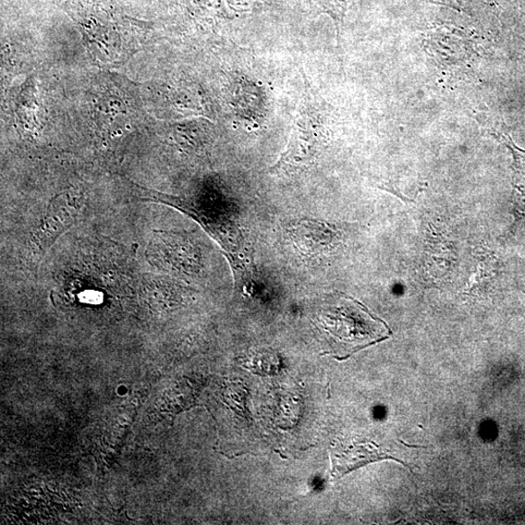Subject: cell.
Instances as JSON below:
<instances>
[{
	"label": "cell",
	"instance_id": "obj_1",
	"mask_svg": "<svg viewBox=\"0 0 525 525\" xmlns=\"http://www.w3.org/2000/svg\"><path fill=\"white\" fill-rule=\"evenodd\" d=\"M93 56L103 63H122L136 53L145 23L132 21L96 0H64Z\"/></svg>",
	"mask_w": 525,
	"mask_h": 525
},
{
	"label": "cell",
	"instance_id": "obj_2",
	"mask_svg": "<svg viewBox=\"0 0 525 525\" xmlns=\"http://www.w3.org/2000/svg\"><path fill=\"white\" fill-rule=\"evenodd\" d=\"M314 324L329 346L330 354L345 360L352 354L380 343L390 336L388 326L360 302L338 295L322 304Z\"/></svg>",
	"mask_w": 525,
	"mask_h": 525
},
{
	"label": "cell",
	"instance_id": "obj_3",
	"mask_svg": "<svg viewBox=\"0 0 525 525\" xmlns=\"http://www.w3.org/2000/svg\"><path fill=\"white\" fill-rule=\"evenodd\" d=\"M137 196L141 201L153 202L174 207L197 222L209 233L224 250L238 277L248 271V256L244 250L240 230L220 215L211 206H204L197 200L187 197L172 196L153 189L132 185Z\"/></svg>",
	"mask_w": 525,
	"mask_h": 525
},
{
	"label": "cell",
	"instance_id": "obj_4",
	"mask_svg": "<svg viewBox=\"0 0 525 525\" xmlns=\"http://www.w3.org/2000/svg\"><path fill=\"white\" fill-rule=\"evenodd\" d=\"M314 104L307 90L293 123L287 149L272 168L276 172L308 166L319 153L323 128L319 121V108Z\"/></svg>",
	"mask_w": 525,
	"mask_h": 525
},
{
	"label": "cell",
	"instance_id": "obj_5",
	"mask_svg": "<svg viewBox=\"0 0 525 525\" xmlns=\"http://www.w3.org/2000/svg\"><path fill=\"white\" fill-rule=\"evenodd\" d=\"M84 205V193L76 188L58 195L49 203L32 238L33 261L40 260L56 240L77 222Z\"/></svg>",
	"mask_w": 525,
	"mask_h": 525
},
{
	"label": "cell",
	"instance_id": "obj_6",
	"mask_svg": "<svg viewBox=\"0 0 525 525\" xmlns=\"http://www.w3.org/2000/svg\"><path fill=\"white\" fill-rule=\"evenodd\" d=\"M330 456L332 475L337 479L367 464L386 459L398 461L408 467L404 462L390 456L387 450L370 442L339 443L333 448Z\"/></svg>",
	"mask_w": 525,
	"mask_h": 525
}]
</instances>
